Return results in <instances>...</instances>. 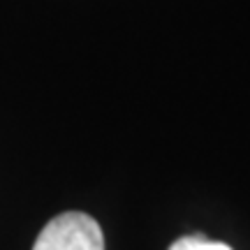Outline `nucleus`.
<instances>
[{
    "label": "nucleus",
    "mask_w": 250,
    "mask_h": 250,
    "mask_svg": "<svg viewBox=\"0 0 250 250\" xmlns=\"http://www.w3.org/2000/svg\"><path fill=\"white\" fill-rule=\"evenodd\" d=\"M33 250H104V236L88 213L65 211L44 225Z\"/></svg>",
    "instance_id": "f257e3e1"
},
{
    "label": "nucleus",
    "mask_w": 250,
    "mask_h": 250,
    "mask_svg": "<svg viewBox=\"0 0 250 250\" xmlns=\"http://www.w3.org/2000/svg\"><path fill=\"white\" fill-rule=\"evenodd\" d=\"M169 250H232L223 241H208L204 234H188L169 246Z\"/></svg>",
    "instance_id": "f03ea898"
}]
</instances>
